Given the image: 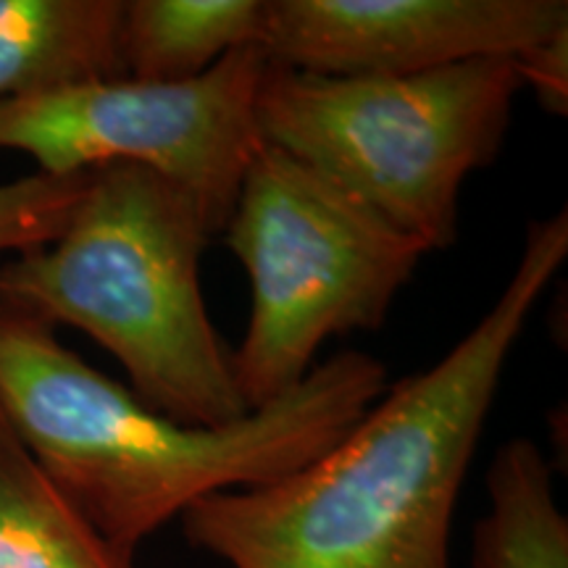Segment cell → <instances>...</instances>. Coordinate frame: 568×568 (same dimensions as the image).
Segmentation results:
<instances>
[{
	"instance_id": "obj_12",
	"label": "cell",
	"mask_w": 568,
	"mask_h": 568,
	"mask_svg": "<svg viewBox=\"0 0 568 568\" xmlns=\"http://www.w3.org/2000/svg\"><path fill=\"white\" fill-rule=\"evenodd\" d=\"M90 172L42 174L0 184V253H27L53 243L88 187Z\"/></svg>"
},
{
	"instance_id": "obj_3",
	"label": "cell",
	"mask_w": 568,
	"mask_h": 568,
	"mask_svg": "<svg viewBox=\"0 0 568 568\" xmlns=\"http://www.w3.org/2000/svg\"><path fill=\"white\" fill-rule=\"evenodd\" d=\"M211 237L180 184L138 163H105L53 243L0 264V301L95 339L142 406L190 426L232 424L251 408L203 297Z\"/></svg>"
},
{
	"instance_id": "obj_8",
	"label": "cell",
	"mask_w": 568,
	"mask_h": 568,
	"mask_svg": "<svg viewBox=\"0 0 568 568\" xmlns=\"http://www.w3.org/2000/svg\"><path fill=\"white\" fill-rule=\"evenodd\" d=\"M124 0H0V103L122 80Z\"/></svg>"
},
{
	"instance_id": "obj_4",
	"label": "cell",
	"mask_w": 568,
	"mask_h": 568,
	"mask_svg": "<svg viewBox=\"0 0 568 568\" xmlns=\"http://www.w3.org/2000/svg\"><path fill=\"white\" fill-rule=\"evenodd\" d=\"M516 59H481L410 77H326L268 61L258 130L426 251L456 245L460 190L506 142Z\"/></svg>"
},
{
	"instance_id": "obj_1",
	"label": "cell",
	"mask_w": 568,
	"mask_h": 568,
	"mask_svg": "<svg viewBox=\"0 0 568 568\" xmlns=\"http://www.w3.org/2000/svg\"><path fill=\"white\" fill-rule=\"evenodd\" d=\"M566 255V209L529 222L503 293L435 366L389 385L287 477L190 506V548L226 568H450L460 489L503 372Z\"/></svg>"
},
{
	"instance_id": "obj_10",
	"label": "cell",
	"mask_w": 568,
	"mask_h": 568,
	"mask_svg": "<svg viewBox=\"0 0 568 568\" xmlns=\"http://www.w3.org/2000/svg\"><path fill=\"white\" fill-rule=\"evenodd\" d=\"M266 0H124V77L187 82L264 40Z\"/></svg>"
},
{
	"instance_id": "obj_9",
	"label": "cell",
	"mask_w": 568,
	"mask_h": 568,
	"mask_svg": "<svg viewBox=\"0 0 568 568\" xmlns=\"http://www.w3.org/2000/svg\"><path fill=\"white\" fill-rule=\"evenodd\" d=\"M0 568H134L48 477L0 410Z\"/></svg>"
},
{
	"instance_id": "obj_2",
	"label": "cell",
	"mask_w": 568,
	"mask_h": 568,
	"mask_svg": "<svg viewBox=\"0 0 568 568\" xmlns=\"http://www.w3.org/2000/svg\"><path fill=\"white\" fill-rule=\"evenodd\" d=\"M389 366L343 351L266 406L190 426L142 406L61 343L55 326L0 301V410L61 493L122 556L203 497L268 485L329 450L387 393Z\"/></svg>"
},
{
	"instance_id": "obj_11",
	"label": "cell",
	"mask_w": 568,
	"mask_h": 568,
	"mask_svg": "<svg viewBox=\"0 0 568 568\" xmlns=\"http://www.w3.org/2000/svg\"><path fill=\"white\" fill-rule=\"evenodd\" d=\"M485 489L471 568H568V518L558 506L556 468L529 437L500 445Z\"/></svg>"
},
{
	"instance_id": "obj_7",
	"label": "cell",
	"mask_w": 568,
	"mask_h": 568,
	"mask_svg": "<svg viewBox=\"0 0 568 568\" xmlns=\"http://www.w3.org/2000/svg\"><path fill=\"white\" fill-rule=\"evenodd\" d=\"M560 30L566 0H266L261 51L326 77H410L518 59Z\"/></svg>"
},
{
	"instance_id": "obj_6",
	"label": "cell",
	"mask_w": 568,
	"mask_h": 568,
	"mask_svg": "<svg viewBox=\"0 0 568 568\" xmlns=\"http://www.w3.org/2000/svg\"><path fill=\"white\" fill-rule=\"evenodd\" d=\"M266 67V53L247 45L187 82L122 77L3 101L0 151L27 153L55 176L138 163L187 190L216 237L264 148L255 103Z\"/></svg>"
},
{
	"instance_id": "obj_13",
	"label": "cell",
	"mask_w": 568,
	"mask_h": 568,
	"mask_svg": "<svg viewBox=\"0 0 568 568\" xmlns=\"http://www.w3.org/2000/svg\"><path fill=\"white\" fill-rule=\"evenodd\" d=\"M524 90H535L539 105L550 116L568 113V30H560L516 59Z\"/></svg>"
},
{
	"instance_id": "obj_5",
	"label": "cell",
	"mask_w": 568,
	"mask_h": 568,
	"mask_svg": "<svg viewBox=\"0 0 568 568\" xmlns=\"http://www.w3.org/2000/svg\"><path fill=\"white\" fill-rule=\"evenodd\" d=\"M222 234L253 293L245 337L232 351L234 385L251 410L301 385L326 339L382 329L429 253L266 142L247 166Z\"/></svg>"
}]
</instances>
